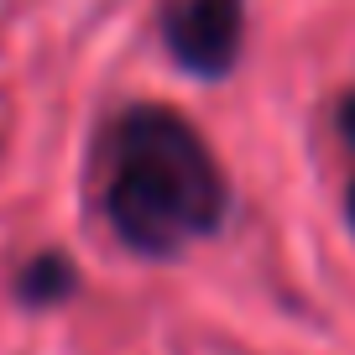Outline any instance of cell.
<instances>
[{
    "instance_id": "cell-1",
    "label": "cell",
    "mask_w": 355,
    "mask_h": 355,
    "mask_svg": "<svg viewBox=\"0 0 355 355\" xmlns=\"http://www.w3.org/2000/svg\"><path fill=\"white\" fill-rule=\"evenodd\" d=\"M230 183L209 141L167 105H136L105 136V220L136 256H178L214 235Z\"/></svg>"
},
{
    "instance_id": "cell-2",
    "label": "cell",
    "mask_w": 355,
    "mask_h": 355,
    "mask_svg": "<svg viewBox=\"0 0 355 355\" xmlns=\"http://www.w3.org/2000/svg\"><path fill=\"white\" fill-rule=\"evenodd\" d=\"M245 0H178L162 16L167 53L199 78H225L241 58Z\"/></svg>"
},
{
    "instance_id": "cell-3",
    "label": "cell",
    "mask_w": 355,
    "mask_h": 355,
    "mask_svg": "<svg viewBox=\"0 0 355 355\" xmlns=\"http://www.w3.org/2000/svg\"><path fill=\"white\" fill-rule=\"evenodd\" d=\"M73 288H78V272H73V261L58 256V251L32 256V261L21 266V277H16V298L32 303V309H53V303H63Z\"/></svg>"
},
{
    "instance_id": "cell-4",
    "label": "cell",
    "mask_w": 355,
    "mask_h": 355,
    "mask_svg": "<svg viewBox=\"0 0 355 355\" xmlns=\"http://www.w3.org/2000/svg\"><path fill=\"white\" fill-rule=\"evenodd\" d=\"M350 225H355V183H350Z\"/></svg>"
}]
</instances>
